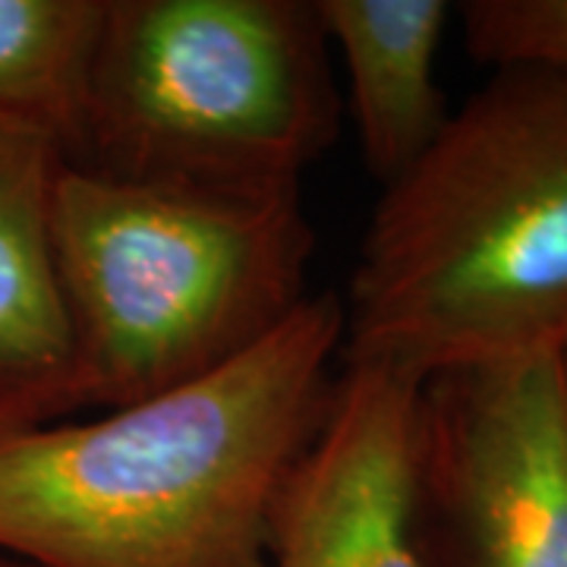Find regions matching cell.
Returning a JSON list of instances; mask_svg holds the SVG:
<instances>
[{
    "instance_id": "10",
    "label": "cell",
    "mask_w": 567,
    "mask_h": 567,
    "mask_svg": "<svg viewBox=\"0 0 567 567\" xmlns=\"http://www.w3.org/2000/svg\"><path fill=\"white\" fill-rule=\"evenodd\" d=\"M457 17L473 61L567 76V0H466Z\"/></svg>"
},
{
    "instance_id": "12",
    "label": "cell",
    "mask_w": 567,
    "mask_h": 567,
    "mask_svg": "<svg viewBox=\"0 0 567 567\" xmlns=\"http://www.w3.org/2000/svg\"><path fill=\"white\" fill-rule=\"evenodd\" d=\"M0 567H35V565H29V561H22V558H13V555H0Z\"/></svg>"
},
{
    "instance_id": "7",
    "label": "cell",
    "mask_w": 567,
    "mask_h": 567,
    "mask_svg": "<svg viewBox=\"0 0 567 567\" xmlns=\"http://www.w3.org/2000/svg\"><path fill=\"white\" fill-rule=\"evenodd\" d=\"M324 39L341 51L350 117L365 171L404 177L451 117L435 80L451 22L445 0H316Z\"/></svg>"
},
{
    "instance_id": "6",
    "label": "cell",
    "mask_w": 567,
    "mask_h": 567,
    "mask_svg": "<svg viewBox=\"0 0 567 567\" xmlns=\"http://www.w3.org/2000/svg\"><path fill=\"white\" fill-rule=\"evenodd\" d=\"M420 385L391 365L341 363L249 567H423L410 495Z\"/></svg>"
},
{
    "instance_id": "9",
    "label": "cell",
    "mask_w": 567,
    "mask_h": 567,
    "mask_svg": "<svg viewBox=\"0 0 567 567\" xmlns=\"http://www.w3.org/2000/svg\"><path fill=\"white\" fill-rule=\"evenodd\" d=\"M111 0H0V117L80 158L89 85Z\"/></svg>"
},
{
    "instance_id": "3",
    "label": "cell",
    "mask_w": 567,
    "mask_h": 567,
    "mask_svg": "<svg viewBox=\"0 0 567 567\" xmlns=\"http://www.w3.org/2000/svg\"><path fill=\"white\" fill-rule=\"evenodd\" d=\"M300 193L234 196L63 164L51 268L66 324L39 423L140 404L262 344L309 300Z\"/></svg>"
},
{
    "instance_id": "2",
    "label": "cell",
    "mask_w": 567,
    "mask_h": 567,
    "mask_svg": "<svg viewBox=\"0 0 567 567\" xmlns=\"http://www.w3.org/2000/svg\"><path fill=\"white\" fill-rule=\"evenodd\" d=\"M344 300L341 363L425 382L567 347V76L505 66L382 186Z\"/></svg>"
},
{
    "instance_id": "11",
    "label": "cell",
    "mask_w": 567,
    "mask_h": 567,
    "mask_svg": "<svg viewBox=\"0 0 567 567\" xmlns=\"http://www.w3.org/2000/svg\"><path fill=\"white\" fill-rule=\"evenodd\" d=\"M558 365H561V391H565V416H567V347L558 353Z\"/></svg>"
},
{
    "instance_id": "5",
    "label": "cell",
    "mask_w": 567,
    "mask_h": 567,
    "mask_svg": "<svg viewBox=\"0 0 567 567\" xmlns=\"http://www.w3.org/2000/svg\"><path fill=\"white\" fill-rule=\"evenodd\" d=\"M410 495L423 567H567L558 353L429 375Z\"/></svg>"
},
{
    "instance_id": "4",
    "label": "cell",
    "mask_w": 567,
    "mask_h": 567,
    "mask_svg": "<svg viewBox=\"0 0 567 567\" xmlns=\"http://www.w3.org/2000/svg\"><path fill=\"white\" fill-rule=\"evenodd\" d=\"M341 111L316 0H111L73 167L300 193L338 142Z\"/></svg>"
},
{
    "instance_id": "1",
    "label": "cell",
    "mask_w": 567,
    "mask_h": 567,
    "mask_svg": "<svg viewBox=\"0 0 567 567\" xmlns=\"http://www.w3.org/2000/svg\"><path fill=\"white\" fill-rule=\"evenodd\" d=\"M341 350L344 300L322 290L189 385L0 429V555L35 567H249L328 413Z\"/></svg>"
},
{
    "instance_id": "8",
    "label": "cell",
    "mask_w": 567,
    "mask_h": 567,
    "mask_svg": "<svg viewBox=\"0 0 567 567\" xmlns=\"http://www.w3.org/2000/svg\"><path fill=\"white\" fill-rule=\"evenodd\" d=\"M61 145L0 117V429L32 425L61 375L66 324L51 268Z\"/></svg>"
}]
</instances>
